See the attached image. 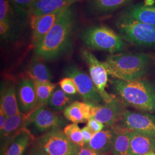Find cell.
<instances>
[{"label":"cell","instance_id":"f1b7e54d","mask_svg":"<svg viewBox=\"0 0 155 155\" xmlns=\"http://www.w3.org/2000/svg\"><path fill=\"white\" fill-rule=\"evenodd\" d=\"M87 127H88L94 132V133H96L97 132H99L100 131L102 130L105 126L102 124L100 121L96 120L93 118H90L87 122Z\"/></svg>","mask_w":155,"mask_h":155},{"label":"cell","instance_id":"cb8c5ba5","mask_svg":"<svg viewBox=\"0 0 155 155\" xmlns=\"http://www.w3.org/2000/svg\"><path fill=\"white\" fill-rule=\"evenodd\" d=\"M43 60V59L35 55L30 61L27 75L32 81L51 82L52 78L51 73Z\"/></svg>","mask_w":155,"mask_h":155},{"label":"cell","instance_id":"d4e9b609","mask_svg":"<svg viewBox=\"0 0 155 155\" xmlns=\"http://www.w3.org/2000/svg\"><path fill=\"white\" fill-rule=\"evenodd\" d=\"M71 95L65 93L59 86L56 87L51 94L47 106L56 111L64 110L67 106L72 103Z\"/></svg>","mask_w":155,"mask_h":155},{"label":"cell","instance_id":"7402d4cb","mask_svg":"<svg viewBox=\"0 0 155 155\" xmlns=\"http://www.w3.org/2000/svg\"><path fill=\"white\" fill-rule=\"evenodd\" d=\"M35 137L27 127L23 129L4 150L3 155H22L29 145L34 142Z\"/></svg>","mask_w":155,"mask_h":155},{"label":"cell","instance_id":"603a6c76","mask_svg":"<svg viewBox=\"0 0 155 155\" xmlns=\"http://www.w3.org/2000/svg\"><path fill=\"white\" fill-rule=\"evenodd\" d=\"M115 134L111 148L112 155H129L132 130L121 125L113 127Z\"/></svg>","mask_w":155,"mask_h":155},{"label":"cell","instance_id":"9a60e30c","mask_svg":"<svg viewBox=\"0 0 155 155\" xmlns=\"http://www.w3.org/2000/svg\"><path fill=\"white\" fill-rule=\"evenodd\" d=\"M28 115L20 113L7 117L5 124L0 130L1 150H4L23 129L27 127Z\"/></svg>","mask_w":155,"mask_h":155},{"label":"cell","instance_id":"d590c367","mask_svg":"<svg viewBox=\"0 0 155 155\" xmlns=\"http://www.w3.org/2000/svg\"><path fill=\"white\" fill-rule=\"evenodd\" d=\"M77 2H79V1H82V0H77Z\"/></svg>","mask_w":155,"mask_h":155},{"label":"cell","instance_id":"5bb4252c","mask_svg":"<svg viewBox=\"0 0 155 155\" xmlns=\"http://www.w3.org/2000/svg\"><path fill=\"white\" fill-rule=\"evenodd\" d=\"M0 97V108L6 116L21 113L17 98L16 83L13 79H8L1 82Z\"/></svg>","mask_w":155,"mask_h":155},{"label":"cell","instance_id":"4fadbf2b","mask_svg":"<svg viewBox=\"0 0 155 155\" xmlns=\"http://www.w3.org/2000/svg\"><path fill=\"white\" fill-rule=\"evenodd\" d=\"M17 98L21 113L28 115L37 106V97L33 82L27 76L22 78L17 86Z\"/></svg>","mask_w":155,"mask_h":155},{"label":"cell","instance_id":"7c38bea8","mask_svg":"<svg viewBox=\"0 0 155 155\" xmlns=\"http://www.w3.org/2000/svg\"><path fill=\"white\" fill-rule=\"evenodd\" d=\"M68 8H64L40 16L30 17L31 27L32 32V44L34 47L38 45L50 32Z\"/></svg>","mask_w":155,"mask_h":155},{"label":"cell","instance_id":"ffe728a7","mask_svg":"<svg viewBox=\"0 0 155 155\" xmlns=\"http://www.w3.org/2000/svg\"><path fill=\"white\" fill-rule=\"evenodd\" d=\"M91 107L86 102L74 101L64 109L63 116L72 123L87 122L91 116Z\"/></svg>","mask_w":155,"mask_h":155},{"label":"cell","instance_id":"8d00e7d4","mask_svg":"<svg viewBox=\"0 0 155 155\" xmlns=\"http://www.w3.org/2000/svg\"><path fill=\"white\" fill-rule=\"evenodd\" d=\"M1 155H3V154H2V152H1Z\"/></svg>","mask_w":155,"mask_h":155},{"label":"cell","instance_id":"83f0119b","mask_svg":"<svg viewBox=\"0 0 155 155\" xmlns=\"http://www.w3.org/2000/svg\"><path fill=\"white\" fill-rule=\"evenodd\" d=\"M59 84L61 90L69 95H75L78 93L75 83L70 78H64L59 82Z\"/></svg>","mask_w":155,"mask_h":155},{"label":"cell","instance_id":"30bf717a","mask_svg":"<svg viewBox=\"0 0 155 155\" xmlns=\"http://www.w3.org/2000/svg\"><path fill=\"white\" fill-rule=\"evenodd\" d=\"M46 106L40 107L28 114L27 124H32L40 132L61 128L66 122L57 111Z\"/></svg>","mask_w":155,"mask_h":155},{"label":"cell","instance_id":"d6986e66","mask_svg":"<svg viewBox=\"0 0 155 155\" xmlns=\"http://www.w3.org/2000/svg\"><path fill=\"white\" fill-rule=\"evenodd\" d=\"M151 152H155V138L132 131L129 155H144Z\"/></svg>","mask_w":155,"mask_h":155},{"label":"cell","instance_id":"44dd1931","mask_svg":"<svg viewBox=\"0 0 155 155\" xmlns=\"http://www.w3.org/2000/svg\"><path fill=\"white\" fill-rule=\"evenodd\" d=\"M115 132L114 129H103L99 132L95 133L89 143L85 146L102 153L111 152Z\"/></svg>","mask_w":155,"mask_h":155},{"label":"cell","instance_id":"5b68a950","mask_svg":"<svg viewBox=\"0 0 155 155\" xmlns=\"http://www.w3.org/2000/svg\"><path fill=\"white\" fill-rule=\"evenodd\" d=\"M115 26L126 42L144 48L155 47V26L118 15Z\"/></svg>","mask_w":155,"mask_h":155},{"label":"cell","instance_id":"1f68e13d","mask_svg":"<svg viewBox=\"0 0 155 155\" xmlns=\"http://www.w3.org/2000/svg\"><path fill=\"white\" fill-rule=\"evenodd\" d=\"M82 133L83 135V140L85 145L89 143V141L92 139L95 133L91 130L88 127L86 126L82 129Z\"/></svg>","mask_w":155,"mask_h":155},{"label":"cell","instance_id":"6da1fadb","mask_svg":"<svg viewBox=\"0 0 155 155\" xmlns=\"http://www.w3.org/2000/svg\"><path fill=\"white\" fill-rule=\"evenodd\" d=\"M76 24V14L71 6L50 32L35 47V55L49 61L63 55L72 46Z\"/></svg>","mask_w":155,"mask_h":155},{"label":"cell","instance_id":"d6a6232c","mask_svg":"<svg viewBox=\"0 0 155 155\" xmlns=\"http://www.w3.org/2000/svg\"><path fill=\"white\" fill-rule=\"evenodd\" d=\"M7 116L2 109L0 108V130L3 127L6 121Z\"/></svg>","mask_w":155,"mask_h":155},{"label":"cell","instance_id":"9c48e42d","mask_svg":"<svg viewBox=\"0 0 155 155\" xmlns=\"http://www.w3.org/2000/svg\"><path fill=\"white\" fill-rule=\"evenodd\" d=\"M120 121L121 126L130 130L155 138V116L152 113L125 110Z\"/></svg>","mask_w":155,"mask_h":155},{"label":"cell","instance_id":"484cf974","mask_svg":"<svg viewBox=\"0 0 155 155\" xmlns=\"http://www.w3.org/2000/svg\"><path fill=\"white\" fill-rule=\"evenodd\" d=\"M33 82L37 97V106L36 109L40 107L46 106L51 94L56 87V84L51 82Z\"/></svg>","mask_w":155,"mask_h":155},{"label":"cell","instance_id":"8992f818","mask_svg":"<svg viewBox=\"0 0 155 155\" xmlns=\"http://www.w3.org/2000/svg\"><path fill=\"white\" fill-rule=\"evenodd\" d=\"M79 148L70 141L61 128L46 132L33 144L34 150L45 155H77Z\"/></svg>","mask_w":155,"mask_h":155},{"label":"cell","instance_id":"ac0fdd59","mask_svg":"<svg viewBox=\"0 0 155 155\" xmlns=\"http://www.w3.org/2000/svg\"><path fill=\"white\" fill-rule=\"evenodd\" d=\"M77 0H35L28 9L29 17L49 14L64 8L70 7Z\"/></svg>","mask_w":155,"mask_h":155},{"label":"cell","instance_id":"3957f363","mask_svg":"<svg viewBox=\"0 0 155 155\" xmlns=\"http://www.w3.org/2000/svg\"><path fill=\"white\" fill-rule=\"evenodd\" d=\"M111 83L124 105L155 113V85L150 81L144 79L126 81L113 78Z\"/></svg>","mask_w":155,"mask_h":155},{"label":"cell","instance_id":"836d02e7","mask_svg":"<svg viewBox=\"0 0 155 155\" xmlns=\"http://www.w3.org/2000/svg\"><path fill=\"white\" fill-rule=\"evenodd\" d=\"M29 155H45L44 154H43L42 153H41L40 152H39L37 150H34L33 149L32 151L29 153Z\"/></svg>","mask_w":155,"mask_h":155},{"label":"cell","instance_id":"e0dca14e","mask_svg":"<svg viewBox=\"0 0 155 155\" xmlns=\"http://www.w3.org/2000/svg\"><path fill=\"white\" fill-rule=\"evenodd\" d=\"M136 0H88L86 9L94 16L110 15L120 9L134 3Z\"/></svg>","mask_w":155,"mask_h":155},{"label":"cell","instance_id":"7a4b0ae2","mask_svg":"<svg viewBox=\"0 0 155 155\" xmlns=\"http://www.w3.org/2000/svg\"><path fill=\"white\" fill-rule=\"evenodd\" d=\"M109 75L129 81L144 79L155 64L154 56L143 52H120L111 54L103 61Z\"/></svg>","mask_w":155,"mask_h":155},{"label":"cell","instance_id":"2e32d148","mask_svg":"<svg viewBox=\"0 0 155 155\" xmlns=\"http://www.w3.org/2000/svg\"><path fill=\"white\" fill-rule=\"evenodd\" d=\"M154 4H148L143 2H134L123 8L118 15L131 18L141 23L155 26Z\"/></svg>","mask_w":155,"mask_h":155},{"label":"cell","instance_id":"f546056e","mask_svg":"<svg viewBox=\"0 0 155 155\" xmlns=\"http://www.w3.org/2000/svg\"><path fill=\"white\" fill-rule=\"evenodd\" d=\"M35 1V0H10L13 4L27 12Z\"/></svg>","mask_w":155,"mask_h":155},{"label":"cell","instance_id":"52a82bcc","mask_svg":"<svg viewBox=\"0 0 155 155\" xmlns=\"http://www.w3.org/2000/svg\"><path fill=\"white\" fill-rule=\"evenodd\" d=\"M81 56L89 67L90 76L97 92L105 103L110 102L116 97L114 95L108 93L106 90L109 75L103 61H100L89 50H81Z\"/></svg>","mask_w":155,"mask_h":155},{"label":"cell","instance_id":"e575fe53","mask_svg":"<svg viewBox=\"0 0 155 155\" xmlns=\"http://www.w3.org/2000/svg\"><path fill=\"white\" fill-rule=\"evenodd\" d=\"M144 155H155V152H149Z\"/></svg>","mask_w":155,"mask_h":155},{"label":"cell","instance_id":"8fae6325","mask_svg":"<svg viewBox=\"0 0 155 155\" xmlns=\"http://www.w3.org/2000/svg\"><path fill=\"white\" fill-rule=\"evenodd\" d=\"M125 110L124 104L116 97L109 102L92 106L91 117L105 127H113L120 121Z\"/></svg>","mask_w":155,"mask_h":155},{"label":"cell","instance_id":"ba28073f","mask_svg":"<svg viewBox=\"0 0 155 155\" xmlns=\"http://www.w3.org/2000/svg\"><path fill=\"white\" fill-rule=\"evenodd\" d=\"M64 73L67 77L71 78L74 81L84 102L94 106L101 104L104 102L95 89L90 76L86 72L75 65H71L65 69Z\"/></svg>","mask_w":155,"mask_h":155},{"label":"cell","instance_id":"277c9868","mask_svg":"<svg viewBox=\"0 0 155 155\" xmlns=\"http://www.w3.org/2000/svg\"><path fill=\"white\" fill-rule=\"evenodd\" d=\"M80 38L89 49L115 54L121 52L125 41L114 30L104 25L89 26L82 31Z\"/></svg>","mask_w":155,"mask_h":155},{"label":"cell","instance_id":"4316f807","mask_svg":"<svg viewBox=\"0 0 155 155\" xmlns=\"http://www.w3.org/2000/svg\"><path fill=\"white\" fill-rule=\"evenodd\" d=\"M63 130L67 137L73 144L79 147L85 146L82 133V129L79 127L78 124L71 123L68 124L64 127Z\"/></svg>","mask_w":155,"mask_h":155},{"label":"cell","instance_id":"4dcf8cb0","mask_svg":"<svg viewBox=\"0 0 155 155\" xmlns=\"http://www.w3.org/2000/svg\"><path fill=\"white\" fill-rule=\"evenodd\" d=\"M77 155H108V154L100 153L86 146H84L79 148Z\"/></svg>","mask_w":155,"mask_h":155}]
</instances>
